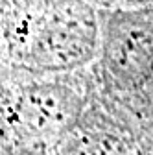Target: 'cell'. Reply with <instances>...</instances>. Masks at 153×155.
<instances>
[{
  "instance_id": "1",
  "label": "cell",
  "mask_w": 153,
  "mask_h": 155,
  "mask_svg": "<svg viewBox=\"0 0 153 155\" xmlns=\"http://www.w3.org/2000/svg\"><path fill=\"white\" fill-rule=\"evenodd\" d=\"M78 80L0 87V155H48L83 113Z\"/></svg>"
},
{
  "instance_id": "2",
  "label": "cell",
  "mask_w": 153,
  "mask_h": 155,
  "mask_svg": "<svg viewBox=\"0 0 153 155\" xmlns=\"http://www.w3.org/2000/svg\"><path fill=\"white\" fill-rule=\"evenodd\" d=\"M48 155H153V137L125 116L94 107L80 114Z\"/></svg>"
}]
</instances>
